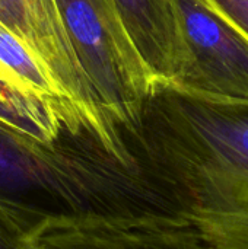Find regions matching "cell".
Listing matches in <instances>:
<instances>
[{
    "mask_svg": "<svg viewBox=\"0 0 248 249\" xmlns=\"http://www.w3.org/2000/svg\"><path fill=\"white\" fill-rule=\"evenodd\" d=\"M117 134L168 212L213 249H248V101L155 79L137 121Z\"/></svg>",
    "mask_w": 248,
    "mask_h": 249,
    "instance_id": "obj_1",
    "label": "cell"
},
{
    "mask_svg": "<svg viewBox=\"0 0 248 249\" xmlns=\"http://www.w3.org/2000/svg\"><path fill=\"white\" fill-rule=\"evenodd\" d=\"M0 206L31 233L50 220L156 217L137 174L92 125L42 140L0 120Z\"/></svg>",
    "mask_w": 248,
    "mask_h": 249,
    "instance_id": "obj_2",
    "label": "cell"
},
{
    "mask_svg": "<svg viewBox=\"0 0 248 249\" xmlns=\"http://www.w3.org/2000/svg\"><path fill=\"white\" fill-rule=\"evenodd\" d=\"M56 3L96 109L117 136V128L137 121L155 76L139 53L115 0Z\"/></svg>",
    "mask_w": 248,
    "mask_h": 249,
    "instance_id": "obj_3",
    "label": "cell"
},
{
    "mask_svg": "<svg viewBox=\"0 0 248 249\" xmlns=\"http://www.w3.org/2000/svg\"><path fill=\"white\" fill-rule=\"evenodd\" d=\"M177 7L186 63L174 85L206 96L248 101L247 38L210 0H177Z\"/></svg>",
    "mask_w": 248,
    "mask_h": 249,
    "instance_id": "obj_4",
    "label": "cell"
},
{
    "mask_svg": "<svg viewBox=\"0 0 248 249\" xmlns=\"http://www.w3.org/2000/svg\"><path fill=\"white\" fill-rule=\"evenodd\" d=\"M0 22L48 70L66 98L94 124H104L56 0H0Z\"/></svg>",
    "mask_w": 248,
    "mask_h": 249,
    "instance_id": "obj_5",
    "label": "cell"
},
{
    "mask_svg": "<svg viewBox=\"0 0 248 249\" xmlns=\"http://www.w3.org/2000/svg\"><path fill=\"white\" fill-rule=\"evenodd\" d=\"M29 249H213L189 226L108 219L50 220L29 236Z\"/></svg>",
    "mask_w": 248,
    "mask_h": 249,
    "instance_id": "obj_6",
    "label": "cell"
},
{
    "mask_svg": "<svg viewBox=\"0 0 248 249\" xmlns=\"http://www.w3.org/2000/svg\"><path fill=\"white\" fill-rule=\"evenodd\" d=\"M115 3L155 79L175 83L186 63L177 0H115Z\"/></svg>",
    "mask_w": 248,
    "mask_h": 249,
    "instance_id": "obj_7",
    "label": "cell"
},
{
    "mask_svg": "<svg viewBox=\"0 0 248 249\" xmlns=\"http://www.w3.org/2000/svg\"><path fill=\"white\" fill-rule=\"evenodd\" d=\"M0 64H3L6 69L13 71L26 86H29L39 96L53 102L73 105L66 98V95L56 83L53 76L48 73V70L34 55V53L1 22H0Z\"/></svg>",
    "mask_w": 248,
    "mask_h": 249,
    "instance_id": "obj_8",
    "label": "cell"
},
{
    "mask_svg": "<svg viewBox=\"0 0 248 249\" xmlns=\"http://www.w3.org/2000/svg\"><path fill=\"white\" fill-rule=\"evenodd\" d=\"M0 101L29 114L31 117L48 125L53 127L66 125L64 109L61 104L41 98L39 95L34 93L22 83L1 73H0Z\"/></svg>",
    "mask_w": 248,
    "mask_h": 249,
    "instance_id": "obj_9",
    "label": "cell"
},
{
    "mask_svg": "<svg viewBox=\"0 0 248 249\" xmlns=\"http://www.w3.org/2000/svg\"><path fill=\"white\" fill-rule=\"evenodd\" d=\"M31 232L0 206V249H29Z\"/></svg>",
    "mask_w": 248,
    "mask_h": 249,
    "instance_id": "obj_10",
    "label": "cell"
},
{
    "mask_svg": "<svg viewBox=\"0 0 248 249\" xmlns=\"http://www.w3.org/2000/svg\"><path fill=\"white\" fill-rule=\"evenodd\" d=\"M210 3L248 39V0H210Z\"/></svg>",
    "mask_w": 248,
    "mask_h": 249,
    "instance_id": "obj_11",
    "label": "cell"
},
{
    "mask_svg": "<svg viewBox=\"0 0 248 249\" xmlns=\"http://www.w3.org/2000/svg\"><path fill=\"white\" fill-rule=\"evenodd\" d=\"M0 73H1V74H4V76H7V77H10V79H15V80H18V82H20L22 85H25V83H23V82H22V80L15 74V73H13V71H10L9 69H6L3 64H0ZM25 86H26V85H25ZM26 88H29V86H26ZM29 89H31V88H29ZM31 90H32V89H31ZM32 92H34V90H32ZM35 93H37V92H35Z\"/></svg>",
    "mask_w": 248,
    "mask_h": 249,
    "instance_id": "obj_12",
    "label": "cell"
}]
</instances>
